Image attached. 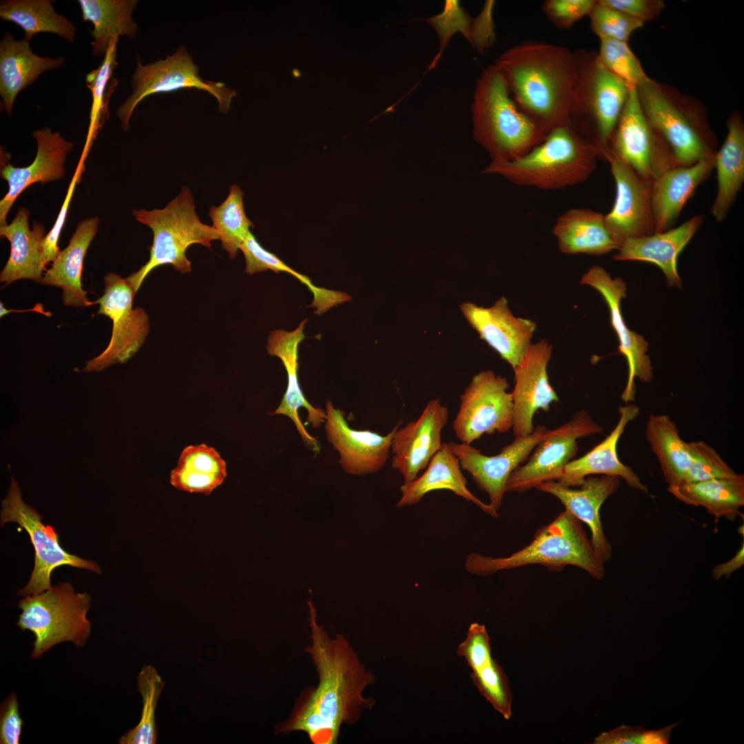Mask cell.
Listing matches in <instances>:
<instances>
[{
  "label": "cell",
  "mask_w": 744,
  "mask_h": 744,
  "mask_svg": "<svg viewBox=\"0 0 744 744\" xmlns=\"http://www.w3.org/2000/svg\"><path fill=\"white\" fill-rule=\"evenodd\" d=\"M309 618L311 644L309 654L318 676L316 687H307L300 694L289 716L277 724L276 734L304 732L313 744H336L343 724L358 721L364 710L375 701L363 691L375 678L358 659L342 634L331 638L317 623L316 608L311 602Z\"/></svg>",
  "instance_id": "obj_1"
},
{
  "label": "cell",
  "mask_w": 744,
  "mask_h": 744,
  "mask_svg": "<svg viewBox=\"0 0 744 744\" xmlns=\"http://www.w3.org/2000/svg\"><path fill=\"white\" fill-rule=\"evenodd\" d=\"M519 108L544 134L570 123L579 76L577 52L546 42L523 41L494 63Z\"/></svg>",
  "instance_id": "obj_2"
},
{
  "label": "cell",
  "mask_w": 744,
  "mask_h": 744,
  "mask_svg": "<svg viewBox=\"0 0 744 744\" xmlns=\"http://www.w3.org/2000/svg\"><path fill=\"white\" fill-rule=\"evenodd\" d=\"M598 156L596 145L569 123L553 129L520 157L492 161L484 172L520 186L557 189L587 180L596 168Z\"/></svg>",
  "instance_id": "obj_3"
},
{
  "label": "cell",
  "mask_w": 744,
  "mask_h": 744,
  "mask_svg": "<svg viewBox=\"0 0 744 744\" xmlns=\"http://www.w3.org/2000/svg\"><path fill=\"white\" fill-rule=\"evenodd\" d=\"M471 110L474 139L492 161L520 157L546 137L515 103L495 64L485 68L477 79Z\"/></svg>",
  "instance_id": "obj_4"
},
{
  "label": "cell",
  "mask_w": 744,
  "mask_h": 744,
  "mask_svg": "<svg viewBox=\"0 0 744 744\" xmlns=\"http://www.w3.org/2000/svg\"><path fill=\"white\" fill-rule=\"evenodd\" d=\"M604 563L588 538L581 521L565 509L552 521L539 529L532 541L521 550L508 557L498 558L470 553L464 567L473 575L488 576L533 564L542 565L552 570L571 565L601 580L605 575Z\"/></svg>",
  "instance_id": "obj_5"
},
{
  "label": "cell",
  "mask_w": 744,
  "mask_h": 744,
  "mask_svg": "<svg viewBox=\"0 0 744 744\" xmlns=\"http://www.w3.org/2000/svg\"><path fill=\"white\" fill-rule=\"evenodd\" d=\"M637 92L645 116L677 166L715 156L716 139L697 101L652 79L638 86Z\"/></svg>",
  "instance_id": "obj_6"
},
{
  "label": "cell",
  "mask_w": 744,
  "mask_h": 744,
  "mask_svg": "<svg viewBox=\"0 0 744 744\" xmlns=\"http://www.w3.org/2000/svg\"><path fill=\"white\" fill-rule=\"evenodd\" d=\"M191 191L183 187L180 194L163 209H134L135 218L147 225L154 234L149 260L127 278L136 293L145 278L155 268L171 265L181 273L192 271L187 249L193 244L211 248L219 240L215 229L203 223L195 211Z\"/></svg>",
  "instance_id": "obj_7"
},
{
  "label": "cell",
  "mask_w": 744,
  "mask_h": 744,
  "mask_svg": "<svg viewBox=\"0 0 744 744\" xmlns=\"http://www.w3.org/2000/svg\"><path fill=\"white\" fill-rule=\"evenodd\" d=\"M91 598L75 592L70 583H61L19 601L21 613L17 626L35 637L32 659H39L55 645L72 642L83 647L91 632L87 618Z\"/></svg>",
  "instance_id": "obj_8"
},
{
  "label": "cell",
  "mask_w": 744,
  "mask_h": 744,
  "mask_svg": "<svg viewBox=\"0 0 744 744\" xmlns=\"http://www.w3.org/2000/svg\"><path fill=\"white\" fill-rule=\"evenodd\" d=\"M579 76L571 107L570 123L590 120L599 155L608 149L626 103L630 87L597 60V54L577 52Z\"/></svg>",
  "instance_id": "obj_9"
},
{
  "label": "cell",
  "mask_w": 744,
  "mask_h": 744,
  "mask_svg": "<svg viewBox=\"0 0 744 744\" xmlns=\"http://www.w3.org/2000/svg\"><path fill=\"white\" fill-rule=\"evenodd\" d=\"M132 93L118 107L116 115L123 130L129 128L132 113L145 97L157 93L171 92L183 88L203 90L213 95L220 112L227 114L232 99L237 95L235 90L220 82L203 79L198 65L193 61L185 47H179L165 59L143 65L138 59L132 76Z\"/></svg>",
  "instance_id": "obj_10"
},
{
  "label": "cell",
  "mask_w": 744,
  "mask_h": 744,
  "mask_svg": "<svg viewBox=\"0 0 744 744\" xmlns=\"http://www.w3.org/2000/svg\"><path fill=\"white\" fill-rule=\"evenodd\" d=\"M1 525L12 521L18 524L28 533L34 548V566L27 585L18 594L21 596L41 593L52 587L50 575L61 566H70L101 574L93 561L84 559L65 551L59 544V535L54 528L45 525L41 516L22 499L20 487L11 477L6 497L2 500Z\"/></svg>",
  "instance_id": "obj_11"
},
{
  "label": "cell",
  "mask_w": 744,
  "mask_h": 744,
  "mask_svg": "<svg viewBox=\"0 0 744 744\" xmlns=\"http://www.w3.org/2000/svg\"><path fill=\"white\" fill-rule=\"evenodd\" d=\"M104 282V293L96 301L99 304L97 313L112 320V336L104 351L86 362L85 372L101 371L125 362L139 350L149 333L148 315L143 308H133L136 292L127 278L109 273Z\"/></svg>",
  "instance_id": "obj_12"
},
{
  "label": "cell",
  "mask_w": 744,
  "mask_h": 744,
  "mask_svg": "<svg viewBox=\"0 0 744 744\" xmlns=\"http://www.w3.org/2000/svg\"><path fill=\"white\" fill-rule=\"evenodd\" d=\"M507 380L491 370L474 375L460 395L452 428L462 442L471 444L484 434L504 433L513 426L512 393Z\"/></svg>",
  "instance_id": "obj_13"
},
{
  "label": "cell",
  "mask_w": 744,
  "mask_h": 744,
  "mask_svg": "<svg viewBox=\"0 0 744 744\" xmlns=\"http://www.w3.org/2000/svg\"><path fill=\"white\" fill-rule=\"evenodd\" d=\"M603 432L602 426L586 411L575 413L570 421L557 428L547 430L527 462L510 474L506 492L522 493L542 483L557 481L577 453V440Z\"/></svg>",
  "instance_id": "obj_14"
},
{
  "label": "cell",
  "mask_w": 744,
  "mask_h": 744,
  "mask_svg": "<svg viewBox=\"0 0 744 744\" xmlns=\"http://www.w3.org/2000/svg\"><path fill=\"white\" fill-rule=\"evenodd\" d=\"M606 151L650 184L666 170L677 166L668 147L645 116L637 88L630 89Z\"/></svg>",
  "instance_id": "obj_15"
},
{
  "label": "cell",
  "mask_w": 744,
  "mask_h": 744,
  "mask_svg": "<svg viewBox=\"0 0 744 744\" xmlns=\"http://www.w3.org/2000/svg\"><path fill=\"white\" fill-rule=\"evenodd\" d=\"M610 163L616 186L614 205L604 215L610 236L619 247L629 238L654 233L651 185L608 151L601 154Z\"/></svg>",
  "instance_id": "obj_16"
},
{
  "label": "cell",
  "mask_w": 744,
  "mask_h": 744,
  "mask_svg": "<svg viewBox=\"0 0 744 744\" xmlns=\"http://www.w3.org/2000/svg\"><path fill=\"white\" fill-rule=\"evenodd\" d=\"M547 428L539 425L532 433L515 437L500 452L492 456L465 443L448 442L462 470L468 472L479 488L486 493L490 505L498 511L502 506L506 486L510 474L526 461L540 442Z\"/></svg>",
  "instance_id": "obj_17"
},
{
  "label": "cell",
  "mask_w": 744,
  "mask_h": 744,
  "mask_svg": "<svg viewBox=\"0 0 744 744\" xmlns=\"http://www.w3.org/2000/svg\"><path fill=\"white\" fill-rule=\"evenodd\" d=\"M580 283L595 289L605 300L610 316L611 325L615 331L619 344V351L628 363V375L621 400L628 404L635 399L634 379L649 382L653 378V366L647 354L648 342L637 333L628 328L621 309V300L626 298V283L620 278H612L610 274L599 265L592 266L582 276Z\"/></svg>",
  "instance_id": "obj_18"
},
{
  "label": "cell",
  "mask_w": 744,
  "mask_h": 744,
  "mask_svg": "<svg viewBox=\"0 0 744 744\" xmlns=\"http://www.w3.org/2000/svg\"><path fill=\"white\" fill-rule=\"evenodd\" d=\"M552 346L546 340L532 344L515 373L513 431L515 437L526 436L534 431L533 416L539 410L547 411L559 397L549 382L547 367Z\"/></svg>",
  "instance_id": "obj_19"
},
{
  "label": "cell",
  "mask_w": 744,
  "mask_h": 744,
  "mask_svg": "<svg viewBox=\"0 0 744 744\" xmlns=\"http://www.w3.org/2000/svg\"><path fill=\"white\" fill-rule=\"evenodd\" d=\"M325 432L329 442L340 455L339 463L348 474L364 475L379 471L389 457L391 442L402 422L386 435L348 425L344 413L331 402L325 406Z\"/></svg>",
  "instance_id": "obj_20"
},
{
  "label": "cell",
  "mask_w": 744,
  "mask_h": 744,
  "mask_svg": "<svg viewBox=\"0 0 744 744\" xmlns=\"http://www.w3.org/2000/svg\"><path fill=\"white\" fill-rule=\"evenodd\" d=\"M460 309L479 338L515 369L533 344L536 323L515 317L504 296L490 307L467 302L460 305Z\"/></svg>",
  "instance_id": "obj_21"
},
{
  "label": "cell",
  "mask_w": 744,
  "mask_h": 744,
  "mask_svg": "<svg viewBox=\"0 0 744 744\" xmlns=\"http://www.w3.org/2000/svg\"><path fill=\"white\" fill-rule=\"evenodd\" d=\"M448 420V408L434 399L416 420L396 431L391 447L392 466L403 477V484L415 479L440 449L442 431Z\"/></svg>",
  "instance_id": "obj_22"
},
{
  "label": "cell",
  "mask_w": 744,
  "mask_h": 744,
  "mask_svg": "<svg viewBox=\"0 0 744 744\" xmlns=\"http://www.w3.org/2000/svg\"><path fill=\"white\" fill-rule=\"evenodd\" d=\"M37 145L34 161L28 166L16 167L9 160L1 161V176L8 184V191L0 201V227L7 225L6 218L19 195L35 183L45 184L61 179L65 174V161L74 145L59 132L49 127L32 132Z\"/></svg>",
  "instance_id": "obj_23"
},
{
  "label": "cell",
  "mask_w": 744,
  "mask_h": 744,
  "mask_svg": "<svg viewBox=\"0 0 744 744\" xmlns=\"http://www.w3.org/2000/svg\"><path fill=\"white\" fill-rule=\"evenodd\" d=\"M307 321V319L303 320L291 331L277 329L270 332L267 344V352L282 361L287 373L288 384L280 405L269 414L289 417L293 422L305 445L311 451L319 453L320 446L318 441L306 431L298 415V409L304 408L308 413L307 421L315 428L324 423L327 417L324 410L313 406L306 400L298 381V346L304 338V327Z\"/></svg>",
  "instance_id": "obj_24"
},
{
  "label": "cell",
  "mask_w": 744,
  "mask_h": 744,
  "mask_svg": "<svg viewBox=\"0 0 744 744\" xmlns=\"http://www.w3.org/2000/svg\"><path fill=\"white\" fill-rule=\"evenodd\" d=\"M620 477L614 475L588 476L572 488L557 481L542 483L535 488L556 497L566 509L586 523L591 531V542L604 562L612 556V546L601 521L599 510L603 502L619 487Z\"/></svg>",
  "instance_id": "obj_25"
},
{
  "label": "cell",
  "mask_w": 744,
  "mask_h": 744,
  "mask_svg": "<svg viewBox=\"0 0 744 744\" xmlns=\"http://www.w3.org/2000/svg\"><path fill=\"white\" fill-rule=\"evenodd\" d=\"M619 418L610 433L591 451L578 459H573L566 466L558 479L561 485L578 487L588 476L596 474L620 477L631 488L648 494V487L628 466L623 464L617 455V446L626 426L639 415L640 409L634 404L619 408Z\"/></svg>",
  "instance_id": "obj_26"
},
{
  "label": "cell",
  "mask_w": 744,
  "mask_h": 744,
  "mask_svg": "<svg viewBox=\"0 0 744 744\" xmlns=\"http://www.w3.org/2000/svg\"><path fill=\"white\" fill-rule=\"evenodd\" d=\"M457 654L464 658L471 669V677L479 693L505 719L512 714V692L503 668L491 656L490 638L486 627L470 625Z\"/></svg>",
  "instance_id": "obj_27"
},
{
  "label": "cell",
  "mask_w": 744,
  "mask_h": 744,
  "mask_svg": "<svg viewBox=\"0 0 744 744\" xmlns=\"http://www.w3.org/2000/svg\"><path fill=\"white\" fill-rule=\"evenodd\" d=\"M703 221L696 215L682 225L665 231L625 240L613 256L615 260L647 262L659 267L668 284L681 288L677 271V258Z\"/></svg>",
  "instance_id": "obj_28"
},
{
  "label": "cell",
  "mask_w": 744,
  "mask_h": 744,
  "mask_svg": "<svg viewBox=\"0 0 744 744\" xmlns=\"http://www.w3.org/2000/svg\"><path fill=\"white\" fill-rule=\"evenodd\" d=\"M714 156L701 159L691 165L670 168L652 183L654 233L672 228L695 189L714 168Z\"/></svg>",
  "instance_id": "obj_29"
},
{
  "label": "cell",
  "mask_w": 744,
  "mask_h": 744,
  "mask_svg": "<svg viewBox=\"0 0 744 744\" xmlns=\"http://www.w3.org/2000/svg\"><path fill=\"white\" fill-rule=\"evenodd\" d=\"M63 56L42 57L34 54L30 41L14 39L6 32L0 41L1 110L11 116L18 94L43 72L59 69Z\"/></svg>",
  "instance_id": "obj_30"
},
{
  "label": "cell",
  "mask_w": 744,
  "mask_h": 744,
  "mask_svg": "<svg viewBox=\"0 0 744 744\" xmlns=\"http://www.w3.org/2000/svg\"><path fill=\"white\" fill-rule=\"evenodd\" d=\"M29 216L30 211L22 207L9 225L0 227L1 237L10 242V257L0 274L5 285L21 279L41 282L46 271L43 258L45 229L37 222L30 229Z\"/></svg>",
  "instance_id": "obj_31"
},
{
  "label": "cell",
  "mask_w": 744,
  "mask_h": 744,
  "mask_svg": "<svg viewBox=\"0 0 744 744\" xmlns=\"http://www.w3.org/2000/svg\"><path fill=\"white\" fill-rule=\"evenodd\" d=\"M99 224L97 217L81 220L68 245L59 252L50 268L43 273L41 283L61 288L63 302L66 306L85 307L92 304L82 287L81 274L87 250Z\"/></svg>",
  "instance_id": "obj_32"
},
{
  "label": "cell",
  "mask_w": 744,
  "mask_h": 744,
  "mask_svg": "<svg viewBox=\"0 0 744 744\" xmlns=\"http://www.w3.org/2000/svg\"><path fill=\"white\" fill-rule=\"evenodd\" d=\"M466 484L459 459L452 451L448 442H444L431 459L424 473L413 481L401 486L402 497L397 507L417 504L428 493L446 489L475 504L491 517H497V511L489 504H485L475 497Z\"/></svg>",
  "instance_id": "obj_33"
},
{
  "label": "cell",
  "mask_w": 744,
  "mask_h": 744,
  "mask_svg": "<svg viewBox=\"0 0 744 744\" xmlns=\"http://www.w3.org/2000/svg\"><path fill=\"white\" fill-rule=\"evenodd\" d=\"M727 127L726 138L714 156L717 193L710 211L719 223L726 218L744 182V125L741 116L733 113Z\"/></svg>",
  "instance_id": "obj_34"
},
{
  "label": "cell",
  "mask_w": 744,
  "mask_h": 744,
  "mask_svg": "<svg viewBox=\"0 0 744 744\" xmlns=\"http://www.w3.org/2000/svg\"><path fill=\"white\" fill-rule=\"evenodd\" d=\"M552 234L564 254L599 256L618 249L606 228L604 215L590 209L565 211L557 218Z\"/></svg>",
  "instance_id": "obj_35"
},
{
  "label": "cell",
  "mask_w": 744,
  "mask_h": 744,
  "mask_svg": "<svg viewBox=\"0 0 744 744\" xmlns=\"http://www.w3.org/2000/svg\"><path fill=\"white\" fill-rule=\"evenodd\" d=\"M667 490L685 504L704 507L716 522L721 517L733 521L742 515L744 475L741 474L732 478L683 482L668 486Z\"/></svg>",
  "instance_id": "obj_36"
},
{
  "label": "cell",
  "mask_w": 744,
  "mask_h": 744,
  "mask_svg": "<svg viewBox=\"0 0 744 744\" xmlns=\"http://www.w3.org/2000/svg\"><path fill=\"white\" fill-rule=\"evenodd\" d=\"M227 475V464L220 453L214 447L200 444L183 449L170 473L169 482L179 490L208 495Z\"/></svg>",
  "instance_id": "obj_37"
},
{
  "label": "cell",
  "mask_w": 744,
  "mask_h": 744,
  "mask_svg": "<svg viewBox=\"0 0 744 744\" xmlns=\"http://www.w3.org/2000/svg\"><path fill=\"white\" fill-rule=\"evenodd\" d=\"M84 21H90L94 29L90 32L92 53L104 56L110 41L116 37L136 36L138 26L132 14L136 9V0H79Z\"/></svg>",
  "instance_id": "obj_38"
},
{
  "label": "cell",
  "mask_w": 744,
  "mask_h": 744,
  "mask_svg": "<svg viewBox=\"0 0 744 744\" xmlns=\"http://www.w3.org/2000/svg\"><path fill=\"white\" fill-rule=\"evenodd\" d=\"M645 437L668 486L683 483L692 458L676 423L668 415L652 414L646 424Z\"/></svg>",
  "instance_id": "obj_39"
},
{
  "label": "cell",
  "mask_w": 744,
  "mask_h": 744,
  "mask_svg": "<svg viewBox=\"0 0 744 744\" xmlns=\"http://www.w3.org/2000/svg\"><path fill=\"white\" fill-rule=\"evenodd\" d=\"M51 0H6L0 3V17L21 27L24 39L30 41L35 34L49 32L72 43L76 28L66 17L56 13Z\"/></svg>",
  "instance_id": "obj_40"
},
{
  "label": "cell",
  "mask_w": 744,
  "mask_h": 744,
  "mask_svg": "<svg viewBox=\"0 0 744 744\" xmlns=\"http://www.w3.org/2000/svg\"><path fill=\"white\" fill-rule=\"evenodd\" d=\"M119 37L112 39L103 60L97 68L87 74L85 82L92 94V105L90 114V123L85 143L81 156L86 158L88 152L101 127L103 121L108 114L107 104L111 94L114 92L117 81H112L110 90L106 93V88L111 79L118 63L116 50Z\"/></svg>",
  "instance_id": "obj_41"
},
{
  "label": "cell",
  "mask_w": 744,
  "mask_h": 744,
  "mask_svg": "<svg viewBox=\"0 0 744 744\" xmlns=\"http://www.w3.org/2000/svg\"><path fill=\"white\" fill-rule=\"evenodd\" d=\"M244 193L237 185H233L227 198L218 207L209 209V216L212 220L211 227L217 232L221 245L234 259L238 251L254 227L253 223L247 218L243 204Z\"/></svg>",
  "instance_id": "obj_42"
},
{
  "label": "cell",
  "mask_w": 744,
  "mask_h": 744,
  "mask_svg": "<svg viewBox=\"0 0 744 744\" xmlns=\"http://www.w3.org/2000/svg\"><path fill=\"white\" fill-rule=\"evenodd\" d=\"M137 689L142 696L143 709L139 723L120 737V744H155L158 727L155 710L165 682L156 668L146 665L137 676Z\"/></svg>",
  "instance_id": "obj_43"
},
{
  "label": "cell",
  "mask_w": 744,
  "mask_h": 744,
  "mask_svg": "<svg viewBox=\"0 0 744 744\" xmlns=\"http://www.w3.org/2000/svg\"><path fill=\"white\" fill-rule=\"evenodd\" d=\"M597 59L605 68L626 82L630 88H637L650 79L627 42L600 39Z\"/></svg>",
  "instance_id": "obj_44"
},
{
  "label": "cell",
  "mask_w": 744,
  "mask_h": 744,
  "mask_svg": "<svg viewBox=\"0 0 744 744\" xmlns=\"http://www.w3.org/2000/svg\"><path fill=\"white\" fill-rule=\"evenodd\" d=\"M240 250L245 258V272L249 275L272 270L275 272H287L297 278L312 292L313 299L320 298L324 293V289L317 287L312 284L306 276L299 273L287 266L275 254L264 249L254 234L249 231L242 243Z\"/></svg>",
  "instance_id": "obj_45"
},
{
  "label": "cell",
  "mask_w": 744,
  "mask_h": 744,
  "mask_svg": "<svg viewBox=\"0 0 744 744\" xmlns=\"http://www.w3.org/2000/svg\"><path fill=\"white\" fill-rule=\"evenodd\" d=\"M688 446L692 461L683 482L693 483L713 479L732 478L738 475L714 448L705 442H688Z\"/></svg>",
  "instance_id": "obj_46"
},
{
  "label": "cell",
  "mask_w": 744,
  "mask_h": 744,
  "mask_svg": "<svg viewBox=\"0 0 744 744\" xmlns=\"http://www.w3.org/2000/svg\"><path fill=\"white\" fill-rule=\"evenodd\" d=\"M592 31L599 39L628 42L632 34L644 23L600 3H596L588 14Z\"/></svg>",
  "instance_id": "obj_47"
},
{
  "label": "cell",
  "mask_w": 744,
  "mask_h": 744,
  "mask_svg": "<svg viewBox=\"0 0 744 744\" xmlns=\"http://www.w3.org/2000/svg\"><path fill=\"white\" fill-rule=\"evenodd\" d=\"M426 21L437 32L440 43L429 70L435 66L451 37L456 32H460L470 43L471 41L473 21L457 1H445L443 11Z\"/></svg>",
  "instance_id": "obj_48"
},
{
  "label": "cell",
  "mask_w": 744,
  "mask_h": 744,
  "mask_svg": "<svg viewBox=\"0 0 744 744\" xmlns=\"http://www.w3.org/2000/svg\"><path fill=\"white\" fill-rule=\"evenodd\" d=\"M674 723L655 730H647L641 727H632L622 725L607 732H602L595 738L594 744H668L670 743Z\"/></svg>",
  "instance_id": "obj_49"
},
{
  "label": "cell",
  "mask_w": 744,
  "mask_h": 744,
  "mask_svg": "<svg viewBox=\"0 0 744 744\" xmlns=\"http://www.w3.org/2000/svg\"><path fill=\"white\" fill-rule=\"evenodd\" d=\"M595 3L594 0H547L542 10L555 26L568 29L588 15Z\"/></svg>",
  "instance_id": "obj_50"
},
{
  "label": "cell",
  "mask_w": 744,
  "mask_h": 744,
  "mask_svg": "<svg viewBox=\"0 0 744 744\" xmlns=\"http://www.w3.org/2000/svg\"><path fill=\"white\" fill-rule=\"evenodd\" d=\"M85 158L81 156L77 167L70 181L64 202L61 208L56 220L52 229L46 234L43 243V258L44 265L46 266L56 258L59 251L58 247L59 238L61 229L64 225L68 209L69 208L72 194L81 177L85 170L84 162Z\"/></svg>",
  "instance_id": "obj_51"
},
{
  "label": "cell",
  "mask_w": 744,
  "mask_h": 744,
  "mask_svg": "<svg viewBox=\"0 0 744 744\" xmlns=\"http://www.w3.org/2000/svg\"><path fill=\"white\" fill-rule=\"evenodd\" d=\"M23 723L17 695L12 692L0 707V743H20Z\"/></svg>",
  "instance_id": "obj_52"
},
{
  "label": "cell",
  "mask_w": 744,
  "mask_h": 744,
  "mask_svg": "<svg viewBox=\"0 0 744 744\" xmlns=\"http://www.w3.org/2000/svg\"><path fill=\"white\" fill-rule=\"evenodd\" d=\"M600 3L643 22L656 19L664 9L661 0H599Z\"/></svg>",
  "instance_id": "obj_53"
},
{
  "label": "cell",
  "mask_w": 744,
  "mask_h": 744,
  "mask_svg": "<svg viewBox=\"0 0 744 744\" xmlns=\"http://www.w3.org/2000/svg\"><path fill=\"white\" fill-rule=\"evenodd\" d=\"M493 6V1H487L480 14L473 20L471 44L480 52H484L495 41Z\"/></svg>",
  "instance_id": "obj_54"
},
{
  "label": "cell",
  "mask_w": 744,
  "mask_h": 744,
  "mask_svg": "<svg viewBox=\"0 0 744 744\" xmlns=\"http://www.w3.org/2000/svg\"><path fill=\"white\" fill-rule=\"evenodd\" d=\"M744 565V542L736 555L725 563L715 566L712 570V577L715 580L722 577H729L734 572Z\"/></svg>",
  "instance_id": "obj_55"
}]
</instances>
